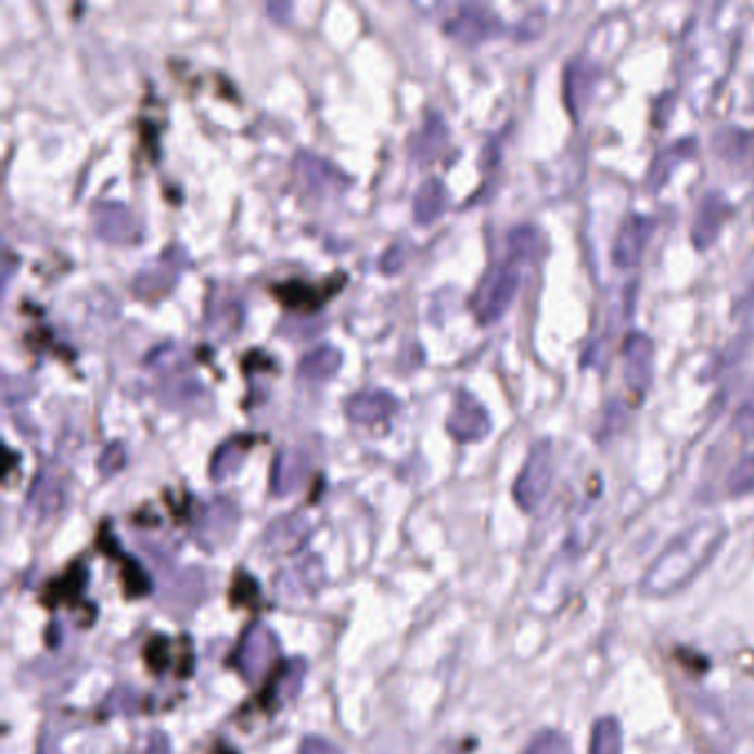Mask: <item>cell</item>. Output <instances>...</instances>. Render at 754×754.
I'll return each instance as SVG.
<instances>
[{"label": "cell", "mask_w": 754, "mask_h": 754, "mask_svg": "<svg viewBox=\"0 0 754 754\" xmlns=\"http://www.w3.org/2000/svg\"><path fill=\"white\" fill-rule=\"evenodd\" d=\"M255 436L253 434H235V436H230L226 438L213 453L210 458V468H208V474L213 481L221 483L226 481L228 476H233L240 472V468L244 465V460L248 456V451L253 449L255 445Z\"/></svg>", "instance_id": "obj_18"}, {"label": "cell", "mask_w": 754, "mask_h": 754, "mask_svg": "<svg viewBox=\"0 0 754 754\" xmlns=\"http://www.w3.org/2000/svg\"><path fill=\"white\" fill-rule=\"evenodd\" d=\"M85 587H87V568L78 562L61 579H55V583H51L47 587L44 602L49 606H57V604H65V602H76L82 596Z\"/></svg>", "instance_id": "obj_26"}, {"label": "cell", "mask_w": 754, "mask_h": 754, "mask_svg": "<svg viewBox=\"0 0 754 754\" xmlns=\"http://www.w3.org/2000/svg\"><path fill=\"white\" fill-rule=\"evenodd\" d=\"M334 281L336 279L321 285H312L308 281H285L272 287V295L281 302V306L290 310L315 312L319 306H323V302L334 293V290L341 287V285H334Z\"/></svg>", "instance_id": "obj_16"}, {"label": "cell", "mask_w": 754, "mask_h": 754, "mask_svg": "<svg viewBox=\"0 0 754 754\" xmlns=\"http://www.w3.org/2000/svg\"><path fill=\"white\" fill-rule=\"evenodd\" d=\"M240 525V509L233 500L217 498L200 515L195 525V538L206 551H215L233 540Z\"/></svg>", "instance_id": "obj_8"}, {"label": "cell", "mask_w": 754, "mask_h": 754, "mask_svg": "<svg viewBox=\"0 0 754 754\" xmlns=\"http://www.w3.org/2000/svg\"><path fill=\"white\" fill-rule=\"evenodd\" d=\"M730 215V204L724 200L721 193H708L704 197V202L698 208V215H694L692 228H690V238L692 244L698 246L700 251H706L719 235V230L726 221V217Z\"/></svg>", "instance_id": "obj_15"}, {"label": "cell", "mask_w": 754, "mask_h": 754, "mask_svg": "<svg viewBox=\"0 0 754 754\" xmlns=\"http://www.w3.org/2000/svg\"><path fill=\"white\" fill-rule=\"evenodd\" d=\"M208 321V328L217 334H233L240 325H242V319H244V310L238 302H226L221 308H213L210 306V312L206 317Z\"/></svg>", "instance_id": "obj_29"}, {"label": "cell", "mask_w": 754, "mask_h": 754, "mask_svg": "<svg viewBox=\"0 0 754 754\" xmlns=\"http://www.w3.org/2000/svg\"><path fill=\"white\" fill-rule=\"evenodd\" d=\"M125 465H127V451H125L123 443H118V440L108 443L98 458V470L102 476L118 474Z\"/></svg>", "instance_id": "obj_34"}, {"label": "cell", "mask_w": 754, "mask_h": 754, "mask_svg": "<svg viewBox=\"0 0 754 754\" xmlns=\"http://www.w3.org/2000/svg\"><path fill=\"white\" fill-rule=\"evenodd\" d=\"M290 10H293V5H290V3H270V5H268V14H270V18H274L277 23L287 21Z\"/></svg>", "instance_id": "obj_42"}, {"label": "cell", "mask_w": 754, "mask_h": 754, "mask_svg": "<svg viewBox=\"0 0 754 754\" xmlns=\"http://www.w3.org/2000/svg\"><path fill=\"white\" fill-rule=\"evenodd\" d=\"M589 754H622V726L615 717H602L596 721Z\"/></svg>", "instance_id": "obj_28"}, {"label": "cell", "mask_w": 754, "mask_h": 754, "mask_svg": "<svg viewBox=\"0 0 754 754\" xmlns=\"http://www.w3.org/2000/svg\"><path fill=\"white\" fill-rule=\"evenodd\" d=\"M123 575H125V589H127V593L131 596V598H136V596H149L151 593V589H153V585H151V577L144 573V568L136 562V560H131L129 555H125V571H123Z\"/></svg>", "instance_id": "obj_33"}, {"label": "cell", "mask_w": 754, "mask_h": 754, "mask_svg": "<svg viewBox=\"0 0 754 754\" xmlns=\"http://www.w3.org/2000/svg\"><path fill=\"white\" fill-rule=\"evenodd\" d=\"M724 540L726 527L721 520H704L692 525L651 564L642 579V591L662 598L688 587L711 564Z\"/></svg>", "instance_id": "obj_1"}, {"label": "cell", "mask_w": 754, "mask_h": 754, "mask_svg": "<svg viewBox=\"0 0 754 754\" xmlns=\"http://www.w3.org/2000/svg\"><path fill=\"white\" fill-rule=\"evenodd\" d=\"M279 653L281 649L277 635L264 624H253L244 632L242 642L233 655V666L246 681H257L270 670Z\"/></svg>", "instance_id": "obj_5"}, {"label": "cell", "mask_w": 754, "mask_h": 754, "mask_svg": "<svg viewBox=\"0 0 754 754\" xmlns=\"http://www.w3.org/2000/svg\"><path fill=\"white\" fill-rule=\"evenodd\" d=\"M215 754H235L233 747H223V750H215Z\"/></svg>", "instance_id": "obj_43"}, {"label": "cell", "mask_w": 754, "mask_h": 754, "mask_svg": "<svg viewBox=\"0 0 754 754\" xmlns=\"http://www.w3.org/2000/svg\"><path fill=\"white\" fill-rule=\"evenodd\" d=\"M447 432L458 443H476L489 436L491 417L485 405L468 389H458L447 414Z\"/></svg>", "instance_id": "obj_7"}, {"label": "cell", "mask_w": 754, "mask_h": 754, "mask_svg": "<svg viewBox=\"0 0 754 754\" xmlns=\"http://www.w3.org/2000/svg\"><path fill=\"white\" fill-rule=\"evenodd\" d=\"M189 264V257L182 246H168L162 255H157L153 261H149L144 268L138 270L133 279L136 295L155 302L168 295L172 285H176L180 272Z\"/></svg>", "instance_id": "obj_4"}, {"label": "cell", "mask_w": 754, "mask_h": 754, "mask_svg": "<svg viewBox=\"0 0 754 754\" xmlns=\"http://www.w3.org/2000/svg\"><path fill=\"white\" fill-rule=\"evenodd\" d=\"M553 483V445L549 438L538 440L525 465H522L515 485H513V498L517 507L527 513H534L542 500L547 498Z\"/></svg>", "instance_id": "obj_3"}, {"label": "cell", "mask_w": 754, "mask_h": 754, "mask_svg": "<svg viewBox=\"0 0 754 754\" xmlns=\"http://www.w3.org/2000/svg\"><path fill=\"white\" fill-rule=\"evenodd\" d=\"M295 172L312 193H338L341 189L350 184V178H347L345 172H341L328 159L310 151H299L295 155Z\"/></svg>", "instance_id": "obj_13"}, {"label": "cell", "mask_w": 754, "mask_h": 754, "mask_svg": "<svg viewBox=\"0 0 754 754\" xmlns=\"http://www.w3.org/2000/svg\"><path fill=\"white\" fill-rule=\"evenodd\" d=\"M726 485L732 496H745L754 491V453H747L737 462L732 472L728 474Z\"/></svg>", "instance_id": "obj_30"}, {"label": "cell", "mask_w": 754, "mask_h": 754, "mask_svg": "<svg viewBox=\"0 0 754 754\" xmlns=\"http://www.w3.org/2000/svg\"><path fill=\"white\" fill-rule=\"evenodd\" d=\"M168 653H170V644L166 637H155V640L149 644L146 649V660H149V666L155 670V673H162L166 670L168 666Z\"/></svg>", "instance_id": "obj_37"}, {"label": "cell", "mask_w": 754, "mask_h": 754, "mask_svg": "<svg viewBox=\"0 0 754 754\" xmlns=\"http://www.w3.org/2000/svg\"><path fill=\"white\" fill-rule=\"evenodd\" d=\"M447 206V189L438 178H427L414 195V219L419 223L436 221Z\"/></svg>", "instance_id": "obj_25"}, {"label": "cell", "mask_w": 754, "mask_h": 754, "mask_svg": "<svg viewBox=\"0 0 754 754\" xmlns=\"http://www.w3.org/2000/svg\"><path fill=\"white\" fill-rule=\"evenodd\" d=\"M398 410V398L385 389H361L345 402V412L355 423L374 425Z\"/></svg>", "instance_id": "obj_14"}, {"label": "cell", "mask_w": 754, "mask_h": 754, "mask_svg": "<svg viewBox=\"0 0 754 754\" xmlns=\"http://www.w3.org/2000/svg\"><path fill=\"white\" fill-rule=\"evenodd\" d=\"M690 151H692V142H690V140H677V144H673L670 149H666V151L662 153V157H666V162L657 159V162L653 164V170H651V180H653V182H662V180H666L664 176H666V172L670 170V166H673L677 159H681L683 155H688Z\"/></svg>", "instance_id": "obj_35"}, {"label": "cell", "mask_w": 754, "mask_h": 754, "mask_svg": "<svg viewBox=\"0 0 754 754\" xmlns=\"http://www.w3.org/2000/svg\"><path fill=\"white\" fill-rule=\"evenodd\" d=\"M449 129L445 118L436 111H430L421 131L410 142V155L417 162H434L447 146Z\"/></svg>", "instance_id": "obj_21"}, {"label": "cell", "mask_w": 754, "mask_h": 754, "mask_svg": "<svg viewBox=\"0 0 754 754\" xmlns=\"http://www.w3.org/2000/svg\"><path fill=\"white\" fill-rule=\"evenodd\" d=\"M91 219L95 233L115 246H133L144 233L136 213L123 202H98L91 208Z\"/></svg>", "instance_id": "obj_6"}, {"label": "cell", "mask_w": 754, "mask_h": 754, "mask_svg": "<svg viewBox=\"0 0 754 754\" xmlns=\"http://www.w3.org/2000/svg\"><path fill=\"white\" fill-rule=\"evenodd\" d=\"M502 29L500 16L487 5H460L447 21L445 31L462 44H478Z\"/></svg>", "instance_id": "obj_9"}, {"label": "cell", "mask_w": 754, "mask_h": 754, "mask_svg": "<svg viewBox=\"0 0 754 754\" xmlns=\"http://www.w3.org/2000/svg\"><path fill=\"white\" fill-rule=\"evenodd\" d=\"M341 368V353L336 350L334 345H319L315 350H310L308 355H304V359L297 366V372L302 379L306 381H325L332 379Z\"/></svg>", "instance_id": "obj_24"}, {"label": "cell", "mask_w": 754, "mask_h": 754, "mask_svg": "<svg viewBox=\"0 0 754 754\" xmlns=\"http://www.w3.org/2000/svg\"><path fill=\"white\" fill-rule=\"evenodd\" d=\"M734 427L743 438H754V392L741 402L734 414Z\"/></svg>", "instance_id": "obj_36"}, {"label": "cell", "mask_w": 754, "mask_h": 754, "mask_svg": "<svg viewBox=\"0 0 754 754\" xmlns=\"http://www.w3.org/2000/svg\"><path fill=\"white\" fill-rule=\"evenodd\" d=\"M323 585V564L317 558H308L293 568L279 573L277 591L281 598H302L312 596Z\"/></svg>", "instance_id": "obj_17"}, {"label": "cell", "mask_w": 754, "mask_h": 754, "mask_svg": "<svg viewBox=\"0 0 754 754\" xmlns=\"http://www.w3.org/2000/svg\"><path fill=\"white\" fill-rule=\"evenodd\" d=\"M299 754H341V750L321 737H308L304 739Z\"/></svg>", "instance_id": "obj_39"}, {"label": "cell", "mask_w": 754, "mask_h": 754, "mask_svg": "<svg viewBox=\"0 0 754 754\" xmlns=\"http://www.w3.org/2000/svg\"><path fill=\"white\" fill-rule=\"evenodd\" d=\"M142 754H170V743L162 732H153L146 741V747Z\"/></svg>", "instance_id": "obj_41"}, {"label": "cell", "mask_w": 754, "mask_h": 754, "mask_svg": "<svg viewBox=\"0 0 754 754\" xmlns=\"http://www.w3.org/2000/svg\"><path fill=\"white\" fill-rule=\"evenodd\" d=\"M655 347L644 332H630L624 341V376L632 392L644 394L653 381Z\"/></svg>", "instance_id": "obj_11"}, {"label": "cell", "mask_w": 754, "mask_h": 754, "mask_svg": "<svg viewBox=\"0 0 754 754\" xmlns=\"http://www.w3.org/2000/svg\"><path fill=\"white\" fill-rule=\"evenodd\" d=\"M507 244H509V251L513 257L517 259H532V257H538L540 251L545 248V240H542V233L532 226V223H522V226H515L509 238H507Z\"/></svg>", "instance_id": "obj_27"}, {"label": "cell", "mask_w": 754, "mask_h": 754, "mask_svg": "<svg viewBox=\"0 0 754 754\" xmlns=\"http://www.w3.org/2000/svg\"><path fill=\"white\" fill-rule=\"evenodd\" d=\"M522 754H571V743L555 730L538 732Z\"/></svg>", "instance_id": "obj_31"}, {"label": "cell", "mask_w": 754, "mask_h": 754, "mask_svg": "<svg viewBox=\"0 0 754 754\" xmlns=\"http://www.w3.org/2000/svg\"><path fill=\"white\" fill-rule=\"evenodd\" d=\"M520 285V272L513 264H494L476 285L472 295V310L483 325L496 323L513 304Z\"/></svg>", "instance_id": "obj_2"}, {"label": "cell", "mask_w": 754, "mask_h": 754, "mask_svg": "<svg viewBox=\"0 0 754 754\" xmlns=\"http://www.w3.org/2000/svg\"><path fill=\"white\" fill-rule=\"evenodd\" d=\"M306 677V662L304 660H293L285 666H281L268 686V694H264L266 708H279L281 704L295 700Z\"/></svg>", "instance_id": "obj_22"}, {"label": "cell", "mask_w": 754, "mask_h": 754, "mask_svg": "<svg viewBox=\"0 0 754 754\" xmlns=\"http://www.w3.org/2000/svg\"><path fill=\"white\" fill-rule=\"evenodd\" d=\"M308 534H310L308 520L299 513H290L272 522L264 536V545L272 553H290V551H297L306 542Z\"/></svg>", "instance_id": "obj_19"}, {"label": "cell", "mask_w": 754, "mask_h": 754, "mask_svg": "<svg viewBox=\"0 0 754 754\" xmlns=\"http://www.w3.org/2000/svg\"><path fill=\"white\" fill-rule=\"evenodd\" d=\"M310 472V456L302 447H283L277 451L270 474L272 496H290L302 487Z\"/></svg>", "instance_id": "obj_12"}, {"label": "cell", "mask_w": 754, "mask_h": 754, "mask_svg": "<svg viewBox=\"0 0 754 754\" xmlns=\"http://www.w3.org/2000/svg\"><path fill=\"white\" fill-rule=\"evenodd\" d=\"M140 708V694L133 688H118L108 694L104 702L106 715H133Z\"/></svg>", "instance_id": "obj_32"}, {"label": "cell", "mask_w": 754, "mask_h": 754, "mask_svg": "<svg viewBox=\"0 0 754 754\" xmlns=\"http://www.w3.org/2000/svg\"><path fill=\"white\" fill-rule=\"evenodd\" d=\"M63 502H65V489L61 481L49 472H40L29 489V498H27L29 509L36 515L47 517V515H53L55 511H61Z\"/></svg>", "instance_id": "obj_23"}, {"label": "cell", "mask_w": 754, "mask_h": 754, "mask_svg": "<svg viewBox=\"0 0 754 754\" xmlns=\"http://www.w3.org/2000/svg\"><path fill=\"white\" fill-rule=\"evenodd\" d=\"M402 266H405V251H402V246H398V244L389 246V248L383 253V257H381V270L394 274V272H398Z\"/></svg>", "instance_id": "obj_38"}, {"label": "cell", "mask_w": 754, "mask_h": 754, "mask_svg": "<svg viewBox=\"0 0 754 754\" xmlns=\"http://www.w3.org/2000/svg\"><path fill=\"white\" fill-rule=\"evenodd\" d=\"M655 230V219L647 217V215H628L624 219V223L619 226L615 242H613V261L619 268H632L640 264L647 244L653 238Z\"/></svg>", "instance_id": "obj_10"}, {"label": "cell", "mask_w": 754, "mask_h": 754, "mask_svg": "<svg viewBox=\"0 0 754 754\" xmlns=\"http://www.w3.org/2000/svg\"><path fill=\"white\" fill-rule=\"evenodd\" d=\"M476 741H443L430 754H470Z\"/></svg>", "instance_id": "obj_40"}, {"label": "cell", "mask_w": 754, "mask_h": 754, "mask_svg": "<svg viewBox=\"0 0 754 754\" xmlns=\"http://www.w3.org/2000/svg\"><path fill=\"white\" fill-rule=\"evenodd\" d=\"M596 80H598V67L585 61V57H577V61H573L566 67L564 98H566L568 111L575 115V118H579V111L585 108Z\"/></svg>", "instance_id": "obj_20"}]
</instances>
